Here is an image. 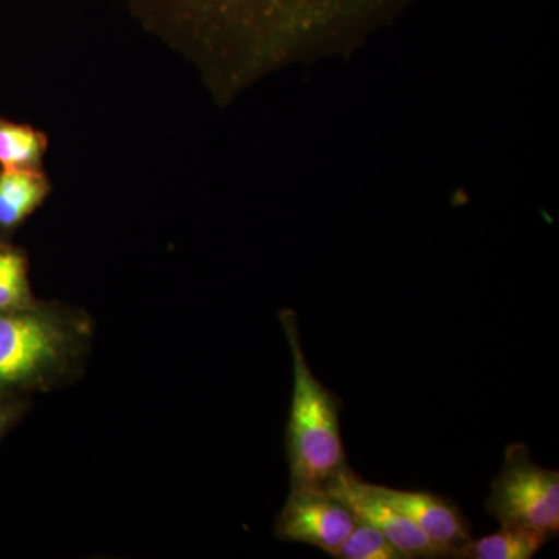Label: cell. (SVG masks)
Returning <instances> with one entry per match:
<instances>
[{"instance_id":"6da1fadb","label":"cell","mask_w":559,"mask_h":559,"mask_svg":"<svg viewBox=\"0 0 559 559\" xmlns=\"http://www.w3.org/2000/svg\"><path fill=\"white\" fill-rule=\"evenodd\" d=\"M131 16L202 70L223 50H272L325 22L359 20L396 0H121Z\"/></svg>"},{"instance_id":"8992f818","label":"cell","mask_w":559,"mask_h":559,"mask_svg":"<svg viewBox=\"0 0 559 559\" xmlns=\"http://www.w3.org/2000/svg\"><path fill=\"white\" fill-rule=\"evenodd\" d=\"M323 487L345 503L358 520L380 530L407 559L447 558L415 522L378 498L371 484L360 480L349 466Z\"/></svg>"},{"instance_id":"5b68a950","label":"cell","mask_w":559,"mask_h":559,"mask_svg":"<svg viewBox=\"0 0 559 559\" xmlns=\"http://www.w3.org/2000/svg\"><path fill=\"white\" fill-rule=\"evenodd\" d=\"M355 525L352 510L323 485H297L278 513L275 536L318 547L334 558Z\"/></svg>"},{"instance_id":"9c48e42d","label":"cell","mask_w":559,"mask_h":559,"mask_svg":"<svg viewBox=\"0 0 559 559\" xmlns=\"http://www.w3.org/2000/svg\"><path fill=\"white\" fill-rule=\"evenodd\" d=\"M549 540L536 530L500 524L499 532L480 539H471L457 559H530Z\"/></svg>"},{"instance_id":"7a4b0ae2","label":"cell","mask_w":559,"mask_h":559,"mask_svg":"<svg viewBox=\"0 0 559 559\" xmlns=\"http://www.w3.org/2000/svg\"><path fill=\"white\" fill-rule=\"evenodd\" d=\"M94 340V319L73 305L38 299L0 311V401H32L79 381Z\"/></svg>"},{"instance_id":"277c9868","label":"cell","mask_w":559,"mask_h":559,"mask_svg":"<svg viewBox=\"0 0 559 559\" xmlns=\"http://www.w3.org/2000/svg\"><path fill=\"white\" fill-rule=\"evenodd\" d=\"M485 509L503 525L536 530L547 538L559 533V474L543 468L527 444L507 448L502 469L491 481Z\"/></svg>"},{"instance_id":"8fae6325","label":"cell","mask_w":559,"mask_h":559,"mask_svg":"<svg viewBox=\"0 0 559 559\" xmlns=\"http://www.w3.org/2000/svg\"><path fill=\"white\" fill-rule=\"evenodd\" d=\"M337 559H407L384 535L356 518L355 528L337 550Z\"/></svg>"},{"instance_id":"30bf717a","label":"cell","mask_w":559,"mask_h":559,"mask_svg":"<svg viewBox=\"0 0 559 559\" xmlns=\"http://www.w3.org/2000/svg\"><path fill=\"white\" fill-rule=\"evenodd\" d=\"M47 145L43 131L0 117V170H40Z\"/></svg>"},{"instance_id":"4fadbf2b","label":"cell","mask_w":559,"mask_h":559,"mask_svg":"<svg viewBox=\"0 0 559 559\" xmlns=\"http://www.w3.org/2000/svg\"><path fill=\"white\" fill-rule=\"evenodd\" d=\"M31 403L27 400L0 401V440L20 425L27 415Z\"/></svg>"},{"instance_id":"52a82bcc","label":"cell","mask_w":559,"mask_h":559,"mask_svg":"<svg viewBox=\"0 0 559 559\" xmlns=\"http://www.w3.org/2000/svg\"><path fill=\"white\" fill-rule=\"evenodd\" d=\"M374 495L418 525L447 558H457L473 539L469 522L450 499L426 491L373 485Z\"/></svg>"},{"instance_id":"3957f363","label":"cell","mask_w":559,"mask_h":559,"mask_svg":"<svg viewBox=\"0 0 559 559\" xmlns=\"http://www.w3.org/2000/svg\"><path fill=\"white\" fill-rule=\"evenodd\" d=\"M278 319L294 366L293 400L286 428L290 487L325 485L348 468L341 432L342 401L312 373L301 347L296 312L283 310Z\"/></svg>"},{"instance_id":"5bb4252c","label":"cell","mask_w":559,"mask_h":559,"mask_svg":"<svg viewBox=\"0 0 559 559\" xmlns=\"http://www.w3.org/2000/svg\"><path fill=\"white\" fill-rule=\"evenodd\" d=\"M24 259H27V257L22 250L0 241V282Z\"/></svg>"},{"instance_id":"ba28073f","label":"cell","mask_w":559,"mask_h":559,"mask_svg":"<svg viewBox=\"0 0 559 559\" xmlns=\"http://www.w3.org/2000/svg\"><path fill=\"white\" fill-rule=\"evenodd\" d=\"M51 186L43 170H0V234H13L47 200Z\"/></svg>"},{"instance_id":"7c38bea8","label":"cell","mask_w":559,"mask_h":559,"mask_svg":"<svg viewBox=\"0 0 559 559\" xmlns=\"http://www.w3.org/2000/svg\"><path fill=\"white\" fill-rule=\"evenodd\" d=\"M36 300L28 280V261L24 259L0 282V311L20 310Z\"/></svg>"}]
</instances>
